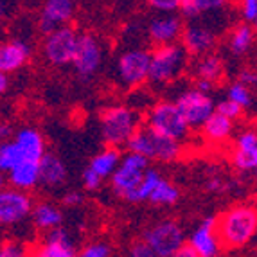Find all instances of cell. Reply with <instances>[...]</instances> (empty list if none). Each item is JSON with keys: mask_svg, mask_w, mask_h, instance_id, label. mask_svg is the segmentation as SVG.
Returning a JSON list of instances; mask_svg holds the SVG:
<instances>
[{"mask_svg": "<svg viewBox=\"0 0 257 257\" xmlns=\"http://www.w3.org/2000/svg\"><path fill=\"white\" fill-rule=\"evenodd\" d=\"M216 228L223 248H243L257 234V209L252 205L232 207L218 218Z\"/></svg>", "mask_w": 257, "mask_h": 257, "instance_id": "6da1fadb", "label": "cell"}, {"mask_svg": "<svg viewBox=\"0 0 257 257\" xmlns=\"http://www.w3.org/2000/svg\"><path fill=\"white\" fill-rule=\"evenodd\" d=\"M126 148L130 151L146 155L150 160H157V162H175L180 159L184 151L180 141H175V139H169L162 133L155 132L146 122L133 133Z\"/></svg>", "mask_w": 257, "mask_h": 257, "instance_id": "7a4b0ae2", "label": "cell"}, {"mask_svg": "<svg viewBox=\"0 0 257 257\" xmlns=\"http://www.w3.org/2000/svg\"><path fill=\"white\" fill-rule=\"evenodd\" d=\"M189 56L191 54L187 47L180 42L157 45L151 51L150 81L155 85H167L175 81L187 67Z\"/></svg>", "mask_w": 257, "mask_h": 257, "instance_id": "3957f363", "label": "cell"}, {"mask_svg": "<svg viewBox=\"0 0 257 257\" xmlns=\"http://www.w3.org/2000/svg\"><path fill=\"white\" fill-rule=\"evenodd\" d=\"M141 115L128 106H111L101 113V135L106 146H126L141 128Z\"/></svg>", "mask_w": 257, "mask_h": 257, "instance_id": "277c9868", "label": "cell"}, {"mask_svg": "<svg viewBox=\"0 0 257 257\" xmlns=\"http://www.w3.org/2000/svg\"><path fill=\"white\" fill-rule=\"evenodd\" d=\"M144 122L150 128H153L155 132L180 142H184L193 130L187 119L184 117V113H182V110L178 108L176 101L175 103L173 101H160V103L153 104L148 110Z\"/></svg>", "mask_w": 257, "mask_h": 257, "instance_id": "5b68a950", "label": "cell"}, {"mask_svg": "<svg viewBox=\"0 0 257 257\" xmlns=\"http://www.w3.org/2000/svg\"><path fill=\"white\" fill-rule=\"evenodd\" d=\"M150 162L151 160L148 159L146 155L128 150V153L122 155L119 167H117L115 173L110 178L113 193L126 202V198L141 185L142 178H144L146 171L150 169Z\"/></svg>", "mask_w": 257, "mask_h": 257, "instance_id": "8992f818", "label": "cell"}, {"mask_svg": "<svg viewBox=\"0 0 257 257\" xmlns=\"http://www.w3.org/2000/svg\"><path fill=\"white\" fill-rule=\"evenodd\" d=\"M79 33H76L74 27L67 26L58 27L56 31L45 35L42 43L43 58L54 67H67L72 65L74 54H76Z\"/></svg>", "mask_w": 257, "mask_h": 257, "instance_id": "52a82bcc", "label": "cell"}, {"mask_svg": "<svg viewBox=\"0 0 257 257\" xmlns=\"http://www.w3.org/2000/svg\"><path fill=\"white\" fill-rule=\"evenodd\" d=\"M151 52L146 49H130L117 58L115 74L117 79L126 88L144 85L150 81Z\"/></svg>", "mask_w": 257, "mask_h": 257, "instance_id": "ba28073f", "label": "cell"}, {"mask_svg": "<svg viewBox=\"0 0 257 257\" xmlns=\"http://www.w3.org/2000/svg\"><path fill=\"white\" fill-rule=\"evenodd\" d=\"M33 209H35V202L27 194V191L17 187L2 189V193H0V223H2V227H22L26 221H31Z\"/></svg>", "mask_w": 257, "mask_h": 257, "instance_id": "9c48e42d", "label": "cell"}, {"mask_svg": "<svg viewBox=\"0 0 257 257\" xmlns=\"http://www.w3.org/2000/svg\"><path fill=\"white\" fill-rule=\"evenodd\" d=\"M104 61V49L99 42V38H95L90 33H81L79 35V42H77L76 54L72 60V69L77 74L79 79L88 81L95 74L99 72L101 65Z\"/></svg>", "mask_w": 257, "mask_h": 257, "instance_id": "30bf717a", "label": "cell"}, {"mask_svg": "<svg viewBox=\"0 0 257 257\" xmlns=\"http://www.w3.org/2000/svg\"><path fill=\"white\" fill-rule=\"evenodd\" d=\"M142 237L150 243L155 257H176V252L185 243L184 230L173 219H166L150 227Z\"/></svg>", "mask_w": 257, "mask_h": 257, "instance_id": "8fae6325", "label": "cell"}, {"mask_svg": "<svg viewBox=\"0 0 257 257\" xmlns=\"http://www.w3.org/2000/svg\"><path fill=\"white\" fill-rule=\"evenodd\" d=\"M176 104L193 130L202 128L205 124V120L216 111V103L212 101V97L196 86L178 95Z\"/></svg>", "mask_w": 257, "mask_h": 257, "instance_id": "7c38bea8", "label": "cell"}, {"mask_svg": "<svg viewBox=\"0 0 257 257\" xmlns=\"http://www.w3.org/2000/svg\"><path fill=\"white\" fill-rule=\"evenodd\" d=\"M184 22L182 17L176 15V11L173 13H157L150 18L146 27V35L150 38V42L157 45H166V43H175L178 40H182L184 35Z\"/></svg>", "mask_w": 257, "mask_h": 257, "instance_id": "4fadbf2b", "label": "cell"}, {"mask_svg": "<svg viewBox=\"0 0 257 257\" xmlns=\"http://www.w3.org/2000/svg\"><path fill=\"white\" fill-rule=\"evenodd\" d=\"M77 0H45L38 18V29L43 36L67 26L76 13Z\"/></svg>", "mask_w": 257, "mask_h": 257, "instance_id": "5bb4252c", "label": "cell"}, {"mask_svg": "<svg viewBox=\"0 0 257 257\" xmlns=\"http://www.w3.org/2000/svg\"><path fill=\"white\" fill-rule=\"evenodd\" d=\"M76 243L69 230L63 227H56L52 230H47L40 239L36 246L35 255L40 257H74L77 255Z\"/></svg>", "mask_w": 257, "mask_h": 257, "instance_id": "9a60e30c", "label": "cell"}, {"mask_svg": "<svg viewBox=\"0 0 257 257\" xmlns=\"http://www.w3.org/2000/svg\"><path fill=\"white\" fill-rule=\"evenodd\" d=\"M216 221L218 218H205L189 236L187 241L193 244L200 257H216L221 252L223 243L219 239Z\"/></svg>", "mask_w": 257, "mask_h": 257, "instance_id": "2e32d148", "label": "cell"}, {"mask_svg": "<svg viewBox=\"0 0 257 257\" xmlns=\"http://www.w3.org/2000/svg\"><path fill=\"white\" fill-rule=\"evenodd\" d=\"M191 24H187L182 35V43L187 47L191 56H202L212 51V47L216 45V31L212 27L200 24L194 20H189Z\"/></svg>", "mask_w": 257, "mask_h": 257, "instance_id": "e0dca14e", "label": "cell"}, {"mask_svg": "<svg viewBox=\"0 0 257 257\" xmlns=\"http://www.w3.org/2000/svg\"><path fill=\"white\" fill-rule=\"evenodd\" d=\"M31 58V45L26 40H8L0 47V72H17Z\"/></svg>", "mask_w": 257, "mask_h": 257, "instance_id": "ac0fdd59", "label": "cell"}, {"mask_svg": "<svg viewBox=\"0 0 257 257\" xmlns=\"http://www.w3.org/2000/svg\"><path fill=\"white\" fill-rule=\"evenodd\" d=\"M67 180V167L60 157L45 153L40 160V185L45 189H58Z\"/></svg>", "mask_w": 257, "mask_h": 257, "instance_id": "d6986e66", "label": "cell"}, {"mask_svg": "<svg viewBox=\"0 0 257 257\" xmlns=\"http://www.w3.org/2000/svg\"><path fill=\"white\" fill-rule=\"evenodd\" d=\"M6 175H8V182L11 187L31 191L40 184V162L38 160H24Z\"/></svg>", "mask_w": 257, "mask_h": 257, "instance_id": "ffe728a7", "label": "cell"}, {"mask_svg": "<svg viewBox=\"0 0 257 257\" xmlns=\"http://www.w3.org/2000/svg\"><path fill=\"white\" fill-rule=\"evenodd\" d=\"M202 133L205 141L212 142V144H221V142L228 141L232 137V133H234V120L216 110L205 120V124L202 126Z\"/></svg>", "mask_w": 257, "mask_h": 257, "instance_id": "44dd1931", "label": "cell"}, {"mask_svg": "<svg viewBox=\"0 0 257 257\" xmlns=\"http://www.w3.org/2000/svg\"><path fill=\"white\" fill-rule=\"evenodd\" d=\"M15 141L18 142V146L22 148L27 160H38L40 162L45 155V141L36 128H29V126L20 128L15 133Z\"/></svg>", "mask_w": 257, "mask_h": 257, "instance_id": "7402d4cb", "label": "cell"}, {"mask_svg": "<svg viewBox=\"0 0 257 257\" xmlns=\"http://www.w3.org/2000/svg\"><path fill=\"white\" fill-rule=\"evenodd\" d=\"M31 223L36 230L47 232L52 230L56 227H61L63 223V214L61 210L56 205L47 202L35 203V209H33V214H31Z\"/></svg>", "mask_w": 257, "mask_h": 257, "instance_id": "603a6c76", "label": "cell"}, {"mask_svg": "<svg viewBox=\"0 0 257 257\" xmlns=\"http://www.w3.org/2000/svg\"><path fill=\"white\" fill-rule=\"evenodd\" d=\"M193 76L194 79H209L216 85L223 77V61L216 54H202L198 56V60L193 65Z\"/></svg>", "mask_w": 257, "mask_h": 257, "instance_id": "cb8c5ba5", "label": "cell"}, {"mask_svg": "<svg viewBox=\"0 0 257 257\" xmlns=\"http://www.w3.org/2000/svg\"><path fill=\"white\" fill-rule=\"evenodd\" d=\"M255 29L250 22H241L237 24L228 35V51L234 56H243L244 52H248L252 47L253 38H255Z\"/></svg>", "mask_w": 257, "mask_h": 257, "instance_id": "d4e9b609", "label": "cell"}, {"mask_svg": "<svg viewBox=\"0 0 257 257\" xmlns=\"http://www.w3.org/2000/svg\"><path fill=\"white\" fill-rule=\"evenodd\" d=\"M120 159H122V155L117 148L113 146H108L106 150H103L101 153H97L94 159L90 160V169H94L99 176H103V178H111V175L115 173V169L119 167Z\"/></svg>", "mask_w": 257, "mask_h": 257, "instance_id": "484cf974", "label": "cell"}, {"mask_svg": "<svg viewBox=\"0 0 257 257\" xmlns=\"http://www.w3.org/2000/svg\"><path fill=\"white\" fill-rule=\"evenodd\" d=\"M162 180V176L160 173L155 169V167H150L142 178L141 185H139L128 198H126V202L128 203H141V202H150V196L151 193L155 191V187L159 185V182Z\"/></svg>", "mask_w": 257, "mask_h": 257, "instance_id": "4316f807", "label": "cell"}, {"mask_svg": "<svg viewBox=\"0 0 257 257\" xmlns=\"http://www.w3.org/2000/svg\"><path fill=\"white\" fill-rule=\"evenodd\" d=\"M24 160H27L26 155H24V151L15 139L13 141H2V146H0V171L9 173L15 166H18Z\"/></svg>", "mask_w": 257, "mask_h": 257, "instance_id": "83f0119b", "label": "cell"}, {"mask_svg": "<svg viewBox=\"0 0 257 257\" xmlns=\"http://www.w3.org/2000/svg\"><path fill=\"white\" fill-rule=\"evenodd\" d=\"M178 198H180V191L176 187L175 184H171L169 180H160L159 185L155 187V191L151 193L150 196V202L153 205H159V207H164V205H175L178 202Z\"/></svg>", "mask_w": 257, "mask_h": 257, "instance_id": "f1b7e54d", "label": "cell"}, {"mask_svg": "<svg viewBox=\"0 0 257 257\" xmlns=\"http://www.w3.org/2000/svg\"><path fill=\"white\" fill-rule=\"evenodd\" d=\"M232 164L239 171H255L257 169V146L255 148H234Z\"/></svg>", "mask_w": 257, "mask_h": 257, "instance_id": "f546056e", "label": "cell"}, {"mask_svg": "<svg viewBox=\"0 0 257 257\" xmlns=\"http://www.w3.org/2000/svg\"><path fill=\"white\" fill-rule=\"evenodd\" d=\"M227 97L232 99L234 103L241 104L243 108H248L250 104H252V94H250V86H246L244 83H241L239 79L228 86Z\"/></svg>", "mask_w": 257, "mask_h": 257, "instance_id": "4dcf8cb0", "label": "cell"}, {"mask_svg": "<svg viewBox=\"0 0 257 257\" xmlns=\"http://www.w3.org/2000/svg\"><path fill=\"white\" fill-rule=\"evenodd\" d=\"M81 257H108L111 255V246L104 241H92L79 250Z\"/></svg>", "mask_w": 257, "mask_h": 257, "instance_id": "1f68e13d", "label": "cell"}, {"mask_svg": "<svg viewBox=\"0 0 257 257\" xmlns=\"http://www.w3.org/2000/svg\"><path fill=\"white\" fill-rule=\"evenodd\" d=\"M27 246L22 241L17 239H9L4 241L2 246H0V257H24L27 255Z\"/></svg>", "mask_w": 257, "mask_h": 257, "instance_id": "d6a6232c", "label": "cell"}, {"mask_svg": "<svg viewBox=\"0 0 257 257\" xmlns=\"http://www.w3.org/2000/svg\"><path fill=\"white\" fill-rule=\"evenodd\" d=\"M216 110L219 111V113H223V115H227L228 119L232 120H237L241 115H243V110L244 108L241 106V104L234 103L232 99H223V101H219V103H216Z\"/></svg>", "mask_w": 257, "mask_h": 257, "instance_id": "836d02e7", "label": "cell"}, {"mask_svg": "<svg viewBox=\"0 0 257 257\" xmlns=\"http://www.w3.org/2000/svg\"><path fill=\"white\" fill-rule=\"evenodd\" d=\"M196 4L198 17L202 15H210V13H219L225 9V6L228 4V0H194Z\"/></svg>", "mask_w": 257, "mask_h": 257, "instance_id": "e575fe53", "label": "cell"}, {"mask_svg": "<svg viewBox=\"0 0 257 257\" xmlns=\"http://www.w3.org/2000/svg\"><path fill=\"white\" fill-rule=\"evenodd\" d=\"M153 11L157 13H173L180 11V0H146Z\"/></svg>", "mask_w": 257, "mask_h": 257, "instance_id": "d590c367", "label": "cell"}, {"mask_svg": "<svg viewBox=\"0 0 257 257\" xmlns=\"http://www.w3.org/2000/svg\"><path fill=\"white\" fill-rule=\"evenodd\" d=\"M81 180H83V185H85L86 191H99L101 189V185H103V176H99L97 173L94 171V169H85L83 171V176H81Z\"/></svg>", "mask_w": 257, "mask_h": 257, "instance_id": "8d00e7d4", "label": "cell"}, {"mask_svg": "<svg viewBox=\"0 0 257 257\" xmlns=\"http://www.w3.org/2000/svg\"><path fill=\"white\" fill-rule=\"evenodd\" d=\"M239 11L244 22L253 24L257 18V0H239Z\"/></svg>", "mask_w": 257, "mask_h": 257, "instance_id": "74e56055", "label": "cell"}, {"mask_svg": "<svg viewBox=\"0 0 257 257\" xmlns=\"http://www.w3.org/2000/svg\"><path fill=\"white\" fill-rule=\"evenodd\" d=\"M130 255H133V257H155V252L150 246V243L142 237L141 241H135V243L132 244V248H130Z\"/></svg>", "mask_w": 257, "mask_h": 257, "instance_id": "f35d334b", "label": "cell"}, {"mask_svg": "<svg viewBox=\"0 0 257 257\" xmlns=\"http://www.w3.org/2000/svg\"><path fill=\"white\" fill-rule=\"evenodd\" d=\"M257 146V132L246 130L236 139V148H255Z\"/></svg>", "mask_w": 257, "mask_h": 257, "instance_id": "ab89813d", "label": "cell"}, {"mask_svg": "<svg viewBox=\"0 0 257 257\" xmlns=\"http://www.w3.org/2000/svg\"><path fill=\"white\" fill-rule=\"evenodd\" d=\"M180 15L184 18H187V20L198 18V11H196L194 0H180Z\"/></svg>", "mask_w": 257, "mask_h": 257, "instance_id": "60d3db41", "label": "cell"}, {"mask_svg": "<svg viewBox=\"0 0 257 257\" xmlns=\"http://www.w3.org/2000/svg\"><path fill=\"white\" fill-rule=\"evenodd\" d=\"M239 81L244 83L246 86H257V70L253 69H243L239 72Z\"/></svg>", "mask_w": 257, "mask_h": 257, "instance_id": "b9f144b4", "label": "cell"}, {"mask_svg": "<svg viewBox=\"0 0 257 257\" xmlns=\"http://www.w3.org/2000/svg\"><path fill=\"white\" fill-rule=\"evenodd\" d=\"M63 203L69 207H77L83 203V194L79 191H69V193L63 196Z\"/></svg>", "mask_w": 257, "mask_h": 257, "instance_id": "7bdbcfd3", "label": "cell"}, {"mask_svg": "<svg viewBox=\"0 0 257 257\" xmlns=\"http://www.w3.org/2000/svg\"><path fill=\"white\" fill-rule=\"evenodd\" d=\"M207 191H210V193H223L225 191V182L221 178H218V176H214V178H210L207 182Z\"/></svg>", "mask_w": 257, "mask_h": 257, "instance_id": "ee69618b", "label": "cell"}, {"mask_svg": "<svg viewBox=\"0 0 257 257\" xmlns=\"http://www.w3.org/2000/svg\"><path fill=\"white\" fill-rule=\"evenodd\" d=\"M176 257H200L198 255V252L194 250V246L189 241H185L184 244H182V248L176 252Z\"/></svg>", "mask_w": 257, "mask_h": 257, "instance_id": "f6af8a7d", "label": "cell"}, {"mask_svg": "<svg viewBox=\"0 0 257 257\" xmlns=\"http://www.w3.org/2000/svg\"><path fill=\"white\" fill-rule=\"evenodd\" d=\"M196 88H200L203 92H209L214 88V83L209 81V79H196Z\"/></svg>", "mask_w": 257, "mask_h": 257, "instance_id": "bcb514c9", "label": "cell"}, {"mask_svg": "<svg viewBox=\"0 0 257 257\" xmlns=\"http://www.w3.org/2000/svg\"><path fill=\"white\" fill-rule=\"evenodd\" d=\"M9 88V76L8 72H0V92L2 94H6Z\"/></svg>", "mask_w": 257, "mask_h": 257, "instance_id": "7dc6e473", "label": "cell"}, {"mask_svg": "<svg viewBox=\"0 0 257 257\" xmlns=\"http://www.w3.org/2000/svg\"><path fill=\"white\" fill-rule=\"evenodd\" d=\"M11 133H13V128H11L8 122H4V124L0 126V137H2V141H8V139L11 137Z\"/></svg>", "mask_w": 257, "mask_h": 257, "instance_id": "c3c4849f", "label": "cell"}, {"mask_svg": "<svg viewBox=\"0 0 257 257\" xmlns=\"http://www.w3.org/2000/svg\"><path fill=\"white\" fill-rule=\"evenodd\" d=\"M252 26H253V29H255V33H257V18H255V22H253Z\"/></svg>", "mask_w": 257, "mask_h": 257, "instance_id": "681fc988", "label": "cell"}, {"mask_svg": "<svg viewBox=\"0 0 257 257\" xmlns=\"http://www.w3.org/2000/svg\"><path fill=\"white\" fill-rule=\"evenodd\" d=\"M255 178H257V169H255Z\"/></svg>", "mask_w": 257, "mask_h": 257, "instance_id": "f907efd6", "label": "cell"}]
</instances>
